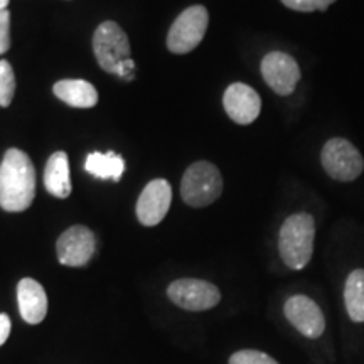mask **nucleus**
Instances as JSON below:
<instances>
[{"label":"nucleus","instance_id":"nucleus-6","mask_svg":"<svg viewBox=\"0 0 364 364\" xmlns=\"http://www.w3.org/2000/svg\"><path fill=\"white\" fill-rule=\"evenodd\" d=\"M209 14L206 7L193 6L186 9L172 24L167 36V48L174 54H188L198 48L208 31Z\"/></svg>","mask_w":364,"mask_h":364},{"label":"nucleus","instance_id":"nucleus-2","mask_svg":"<svg viewBox=\"0 0 364 364\" xmlns=\"http://www.w3.org/2000/svg\"><path fill=\"white\" fill-rule=\"evenodd\" d=\"M316 238V221L309 213L289 216L280 228L279 252L284 263L292 270H302L311 262Z\"/></svg>","mask_w":364,"mask_h":364},{"label":"nucleus","instance_id":"nucleus-12","mask_svg":"<svg viewBox=\"0 0 364 364\" xmlns=\"http://www.w3.org/2000/svg\"><path fill=\"white\" fill-rule=\"evenodd\" d=\"M228 117L238 125H250L257 120L262 110V98L252 86L233 83L228 86L223 97Z\"/></svg>","mask_w":364,"mask_h":364},{"label":"nucleus","instance_id":"nucleus-9","mask_svg":"<svg viewBox=\"0 0 364 364\" xmlns=\"http://www.w3.org/2000/svg\"><path fill=\"white\" fill-rule=\"evenodd\" d=\"M262 76L277 95L289 97L300 81V68L290 54L273 51L263 58Z\"/></svg>","mask_w":364,"mask_h":364},{"label":"nucleus","instance_id":"nucleus-10","mask_svg":"<svg viewBox=\"0 0 364 364\" xmlns=\"http://www.w3.org/2000/svg\"><path fill=\"white\" fill-rule=\"evenodd\" d=\"M287 321L309 339H317L324 334L326 318L321 307L307 295H294L284 307Z\"/></svg>","mask_w":364,"mask_h":364},{"label":"nucleus","instance_id":"nucleus-13","mask_svg":"<svg viewBox=\"0 0 364 364\" xmlns=\"http://www.w3.org/2000/svg\"><path fill=\"white\" fill-rule=\"evenodd\" d=\"M19 312L27 324H41L48 314V297L43 285L34 279H22L17 285Z\"/></svg>","mask_w":364,"mask_h":364},{"label":"nucleus","instance_id":"nucleus-7","mask_svg":"<svg viewBox=\"0 0 364 364\" xmlns=\"http://www.w3.org/2000/svg\"><path fill=\"white\" fill-rule=\"evenodd\" d=\"M167 295L176 306L193 312L216 307L221 300V292L216 285L198 279H181L172 282L167 289Z\"/></svg>","mask_w":364,"mask_h":364},{"label":"nucleus","instance_id":"nucleus-16","mask_svg":"<svg viewBox=\"0 0 364 364\" xmlns=\"http://www.w3.org/2000/svg\"><path fill=\"white\" fill-rule=\"evenodd\" d=\"M85 169L97 179L120 181L125 171V162L115 152H93L86 157Z\"/></svg>","mask_w":364,"mask_h":364},{"label":"nucleus","instance_id":"nucleus-18","mask_svg":"<svg viewBox=\"0 0 364 364\" xmlns=\"http://www.w3.org/2000/svg\"><path fill=\"white\" fill-rule=\"evenodd\" d=\"M16 95V76L11 63L0 61V107H9Z\"/></svg>","mask_w":364,"mask_h":364},{"label":"nucleus","instance_id":"nucleus-4","mask_svg":"<svg viewBox=\"0 0 364 364\" xmlns=\"http://www.w3.org/2000/svg\"><path fill=\"white\" fill-rule=\"evenodd\" d=\"M321 162L327 176L339 182H351L363 174L364 159L361 152L346 139L327 140L321 152Z\"/></svg>","mask_w":364,"mask_h":364},{"label":"nucleus","instance_id":"nucleus-11","mask_svg":"<svg viewBox=\"0 0 364 364\" xmlns=\"http://www.w3.org/2000/svg\"><path fill=\"white\" fill-rule=\"evenodd\" d=\"M172 203V188L166 179L149 182L136 201V218L144 226H157Z\"/></svg>","mask_w":364,"mask_h":364},{"label":"nucleus","instance_id":"nucleus-17","mask_svg":"<svg viewBox=\"0 0 364 364\" xmlns=\"http://www.w3.org/2000/svg\"><path fill=\"white\" fill-rule=\"evenodd\" d=\"M346 311L354 322H364V270L358 268L349 273L344 285Z\"/></svg>","mask_w":364,"mask_h":364},{"label":"nucleus","instance_id":"nucleus-14","mask_svg":"<svg viewBox=\"0 0 364 364\" xmlns=\"http://www.w3.org/2000/svg\"><path fill=\"white\" fill-rule=\"evenodd\" d=\"M44 186L49 194L54 198L66 199L71 194V176H70V161L66 152H54L48 159L44 171Z\"/></svg>","mask_w":364,"mask_h":364},{"label":"nucleus","instance_id":"nucleus-1","mask_svg":"<svg viewBox=\"0 0 364 364\" xmlns=\"http://www.w3.org/2000/svg\"><path fill=\"white\" fill-rule=\"evenodd\" d=\"M36 196V171L29 156L9 149L0 164V208L9 213L26 211Z\"/></svg>","mask_w":364,"mask_h":364},{"label":"nucleus","instance_id":"nucleus-3","mask_svg":"<svg viewBox=\"0 0 364 364\" xmlns=\"http://www.w3.org/2000/svg\"><path fill=\"white\" fill-rule=\"evenodd\" d=\"M223 193V177L215 164L201 161L188 167L181 182V196L193 208L209 206Z\"/></svg>","mask_w":364,"mask_h":364},{"label":"nucleus","instance_id":"nucleus-19","mask_svg":"<svg viewBox=\"0 0 364 364\" xmlns=\"http://www.w3.org/2000/svg\"><path fill=\"white\" fill-rule=\"evenodd\" d=\"M230 364H279L272 356L265 353L255 351V349H245V351L235 353L230 358Z\"/></svg>","mask_w":364,"mask_h":364},{"label":"nucleus","instance_id":"nucleus-5","mask_svg":"<svg viewBox=\"0 0 364 364\" xmlns=\"http://www.w3.org/2000/svg\"><path fill=\"white\" fill-rule=\"evenodd\" d=\"M93 51L102 70L110 75H117L118 66L130 59V43L120 26L113 21H107L98 26L93 36Z\"/></svg>","mask_w":364,"mask_h":364},{"label":"nucleus","instance_id":"nucleus-15","mask_svg":"<svg viewBox=\"0 0 364 364\" xmlns=\"http://www.w3.org/2000/svg\"><path fill=\"white\" fill-rule=\"evenodd\" d=\"M53 91L63 103L75 108H93L98 103V91L85 80H61Z\"/></svg>","mask_w":364,"mask_h":364},{"label":"nucleus","instance_id":"nucleus-20","mask_svg":"<svg viewBox=\"0 0 364 364\" xmlns=\"http://www.w3.org/2000/svg\"><path fill=\"white\" fill-rule=\"evenodd\" d=\"M336 0H282L285 7L292 9L297 12H314L321 11L324 12L329 9Z\"/></svg>","mask_w":364,"mask_h":364},{"label":"nucleus","instance_id":"nucleus-21","mask_svg":"<svg viewBox=\"0 0 364 364\" xmlns=\"http://www.w3.org/2000/svg\"><path fill=\"white\" fill-rule=\"evenodd\" d=\"M11 48V12L7 9L0 11V54Z\"/></svg>","mask_w":364,"mask_h":364},{"label":"nucleus","instance_id":"nucleus-22","mask_svg":"<svg viewBox=\"0 0 364 364\" xmlns=\"http://www.w3.org/2000/svg\"><path fill=\"white\" fill-rule=\"evenodd\" d=\"M11 318H9L7 314H0V346H2L9 339V334H11Z\"/></svg>","mask_w":364,"mask_h":364},{"label":"nucleus","instance_id":"nucleus-23","mask_svg":"<svg viewBox=\"0 0 364 364\" xmlns=\"http://www.w3.org/2000/svg\"><path fill=\"white\" fill-rule=\"evenodd\" d=\"M9 2H11V0H0V11H4V9H7Z\"/></svg>","mask_w":364,"mask_h":364},{"label":"nucleus","instance_id":"nucleus-8","mask_svg":"<svg viewBox=\"0 0 364 364\" xmlns=\"http://www.w3.org/2000/svg\"><path fill=\"white\" fill-rule=\"evenodd\" d=\"M97 240L93 231L86 226H71L58 238V260L66 267H83L95 255Z\"/></svg>","mask_w":364,"mask_h":364}]
</instances>
